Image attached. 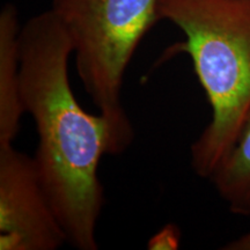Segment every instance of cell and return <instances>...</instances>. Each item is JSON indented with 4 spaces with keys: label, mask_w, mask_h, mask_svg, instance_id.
<instances>
[{
    "label": "cell",
    "mask_w": 250,
    "mask_h": 250,
    "mask_svg": "<svg viewBox=\"0 0 250 250\" xmlns=\"http://www.w3.org/2000/svg\"><path fill=\"white\" fill-rule=\"evenodd\" d=\"M71 56L70 37L51 9L21 27V93L39 138L37 170L67 245L98 250L104 204L99 167L111 153V133L102 115L89 114L78 102L68 77Z\"/></svg>",
    "instance_id": "6da1fadb"
},
{
    "label": "cell",
    "mask_w": 250,
    "mask_h": 250,
    "mask_svg": "<svg viewBox=\"0 0 250 250\" xmlns=\"http://www.w3.org/2000/svg\"><path fill=\"white\" fill-rule=\"evenodd\" d=\"M159 17L183 33L173 52L191 59L211 107L190 146L193 171L210 180L250 112V0H161Z\"/></svg>",
    "instance_id": "7a4b0ae2"
},
{
    "label": "cell",
    "mask_w": 250,
    "mask_h": 250,
    "mask_svg": "<svg viewBox=\"0 0 250 250\" xmlns=\"http://www.w3.org/2000/svg\"><path fill=\"white\" fill-rule=\"evenodd\" d=\"M160 1L52 0L50 9L70 37L83 89L110 127L112 156L123 154L136 136L122 90L140 42L160 20Z\"/></svg>",
    "instance_id": "3957f363"
},
{
    "label": "cell",
    "mask_w": 250,
    "mask_h": 250,
    "mask_svg": "<svg viewBox=\"0 0 250 250\" xmlns=\"http://www.w3.org/2000/svg\"><path fill=\"white\" fill-rule=\"evenodd\" d=\"M67 243L34 156L0 147V250H57Z\"/></svg>",
    "instance_id": "277c9868"
},
{
    "label": "cell",
    "mask_w": 250,
    "mask_h": 250,
    "mask_svg": "<svg viewBox=\"0 0 250 250\" xmlns=\"http://www.w3.org/2000/svg\"><path fill=\"white\" fill-rule=\"evenodd\" d=\"M19 11L6 2L0 11V147L14 145L26 114L21 93Z\"/></svg>",
    "instance_id": "5b68a950"
},
{
    "label": "cell",
    "mask_w": 250,
    "mask_h": 250,
    "mask_svg": "<svg viewBox=\"0 0 250 250\" xmlns=\"http://www.w3.org/2000/svg\"><path fill=\"white\" fill-rule=\"evenodd\" d=\"M215 191L232 213L250 215V112L234 145L210 177Z\"/></svg>",
    "instance_id": "8992f818"
},
{
    "label": "cell",
    "mask_w": 250,
    "mask_h": 250,
    "mask_svg": "<svg viewBox=\"0 0 250 250\" xmlns=\"http://www.w3.org/2000/svg\"><path fill=\"white\" fill-rule=\"evenodd\" d=\"M182 243V232L179 225L169 223L162 226L149 237L146 248L149 250H176Z\"/></svg>",
    "instance_id": "52a82bcc"
},
{
    "label": "cell",
    "mask_w": 250,
    "mask_h": 250,
    "mask_svg": "<svg viewBox=\"0 0 250 250\" xmlns=\"http://www.w3.org/2000/svg\"><path fill=\"white\" fill-rule=\"evenodd\" d=\"M224 250H250V230L242 234L239 237L230 240L224 247H221Z\"/></svg>",
    "instance_id": "ba28073f"
}]
</instances>
